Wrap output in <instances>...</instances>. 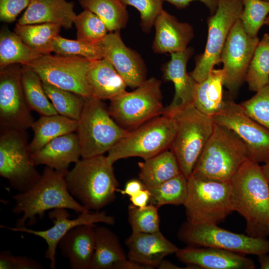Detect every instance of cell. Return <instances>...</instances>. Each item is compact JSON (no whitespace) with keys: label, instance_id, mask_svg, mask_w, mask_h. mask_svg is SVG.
<instances>
[{"label":"cell","instance_id":"1","mask_svg":"<svg viewBox=\"0 0 269 269\" xmlns=\"http://www.w3.org/2000/svg\"><path fill=\"white\" fill-rule=\"evenodd\" d=\"M233 211L245 220L246 233L269 236V183L259 163L248 158L229 180Z\"/></svg>","mask_w":269,"mask_h":269},{"label":"cell","instance_id":"2","mask_svg":"<svg viewBox=\"0 0 269 269\" xmlns=\"http://www.w3.org/2000/svg\"><path fill=\"white\" fill-rule=\"evenodd\" d=\"M67 173L46 166L40 179L32 188L13 196L15 204L12 213H23L15 227H24L27 221L28 226L34 224L36 216L42 219L49 210L64 208L80 213L90 211L77 202L69 192L65 178Z\"/></svg>","mask_w":269,"mask_h":269},{"label":"cell","instance_id":"3","mask_svg":"<svg viewBox=\"0 0 269 269\" xmlns=\"http://www.w3.org/2000/svg\"><path fill=\"white\" fill-rule=\"evenodd\" d=\"M65 178L70 193L89 211H99L116 199L119 183L104 154L79 159Z\"/></svg>","mask_w":269,"mask_h":269},{"label":"cell","instance_id":"4","mask_svg":"<svg viewBox=\"0 0 269 269\" xmlns=\"http://www.w3.org/2000/svg\"><path fill=\"white\" fill-rule=\"evenodd\" d=\"M249 156L246 145L235 132L215 123L213 132L192 173L210 179L229 181Z\"/></svg>","mask_w":269,"mask_h":269},{"label":"cell","instance_id":"5","mask_svg":"<svg viewBox=\"0 0 269 269\" xmlns=\"http://www.w3.org/2000/svg\"><path fill=\"white\" fill-rule=\"evenodd\" d=\"M129 132L113 119L102 100L93 96L85 98L76 130L82 158L108 152Z\"/></svg>","mask_w":269,"mask_h":269},{"label":"cell","instance_id":"6","mask_svg":"<svg viewBox=\"0 0 269 269\" xmlns=\"http://www.w3.org/2000/svg\"><path fill=\"white\" fill-rule=\"evenodd\" d=\"M171 116L175 120L176 129L169 149L175 155L181 173L188 179L213 132L215 123L193 104Z\"/></svg>","mask_w":269,"mask_h":269},{"label":"cell","instance_id":"7","mask_svg":"<svg viewBox=\"0 0 269 269\" xmlns=\"http://www.w3.org/2000/svg\"><path fill=\"white\" fill-rule=\"evenodd\" d=\"M187 182L183 205L188 222L217 225L233 212L229 181L215 180L192 173Z\"/></svg>","mask_w":269,"mask_h":269},{"label":"cell","instance_id":"8","mask_svg":"<svg viewBox=\"0 0 269 269\" xmlns=\"http://www.w3.org/2000/svg\"><path fill=\"white\" fill-rule=\"evenodd\" d=\"M176 129L173 116L162 114L129 131L108 152V161L113 164L121 159L139 157L143 160L169 149Z\"/></svg>","mask_w":269,"mask_h":269},{"label":"cell","instance_id":"9","mask_svg":"<svg viewBox=\"0 0 269 269\" xmlns=\"http://www.w3.org/2000/svg\"><path fill=\"white\" fill-rule=\"evenodd\" d=\"M26 130H0V175L20 193L29 190L39 180L29 148Z\"/></svg>","mask_w":269,"mask_h":269},{"label":"cell","instance_id":"10","mask_svg":"<svg viewBox=\"0 0 269 269\" xmlns=\"http://www.w3.org/2000/svg\"><path fill=\"white\" fill-rule=\"evenodd\" d=\"M161 81L151 77L132 92L126 91L110 101L108 107L113 119L124 129L131 131L162 115Z\"/></svg>","mask_w":269,"mask_h":269},{"label":"cell","instance_id":"11","mask_svg":"<svg viewBox=\"0 0 269 269\" xmlns=\"http://www.w3.org/2000/svg\"><path fill=\"white\" fill-rule=\"evenodd\" d=\"M177 237L188 246L217 248L244 255L260 256L269 253L267 238L237 234L215 224L183 223Z\"/></svg>","mask_w":269,"mask_h":269},{"label":"cell","instance_id":"12","mask_svg":"<svg viewBox=\"0 0 269 269\" xmlns=\"http://www.w3.org/2000/svg\"><path fill=\"white\" fill-rule=\"evenodd\" d=\"M243 9L242 0H218L216 10L207 19L208 35L204 52L190 74L197 82L206 79L214 66L221 62L225 41Z\"/></svg>","mask_w":269,"mask_h":269},{"label":"cell","instance_id":"13","mask_svg":"<svg viewBox=\"0 0 269 269\" xmlns=\"http://www.w3.org/2000/svg\"><path fill=\"white\" fill-rule=\"evenodd\" d=\"M91 61L81 57L50 54L42 55L26 66L39 75L42 82L89 97L92 95L87 74Z\"/></svg>","mask_w":269,"mask_h":269},{"label":"cell","instance_id":"14","mask_svg":"<svg viewBox=\"0 0 269 269\" xmlns=\"http://www.w3.org/2000/svg\"><path fill=\"white\" fill-rule=\"evenodd\" d=\"M212 118L240 137L249 150L250 159L258 163L269 161V130L248 116L240 104L225 99L222 109Z\"/></svg>","mask_w":269,"mask_h":269},{"label":"cell","instance_id":"15","mask_svg":"<svg viewBox=\"0 0 269 269\" xmlns=\"http://www.w3.org/2000/svg\"><path fill=\"white\" fill-rule=\"evenodd\" d=\"M26 100L21 67L17 64L0 70V130H27L34 121Z\"/></svg>","mask_w":269,"mask_h":269},{"label":"cell","instance_id":"16","mask_svg":"<svg viewBox=\"0 0 269 269\" xmlns=\"http://www.w3.org/2000/svg\"><path fill=\"white\" fill-rule=\"evenodd\" d=\"M258 37H252L245 31L240 19L236 21L223 48L221 62L223 64L224 85L235 95L244 83L250 63L258 45Z\"/></svg>","mask_w":269,"mask_h":269},{"label":"cell","instance_id":"17","mask_svg":"<svg viewBox=\"0 0 269 269\" xmlns=\"http://www.w3.org/2000/svg\"><path fill=\"white\" fill-rule=\"evenodd\" d=\"M64 208L53 209L49 213V217L54 225L46 230L38 231L27 228H16L0 225V227L13 232H21L32 234L43 239L47 245L45 252V258L50 261L49 267L52 269L56 268V251L59 241L70 230L74 227L85 224L104 223L113 225L115 223V218L108 215L105 211H96L80 213L79 216L74 219H70L69 212Z\"/></svg>","mask_w":269,"mask_h":269},{"label":"cell","instance_id":"18","mask_svg":"<svg viewBox=\"0 0 269 269\" xmlns=\"http://www.w3.org/2000/svg\"><path fill=\"white\" fill-rule=\"evenodd\" d=\"M98 44L103 58L111 63L127 86L136 88L146 80V68L143 59L125 44L120 31L108 33Z\"/></svg>","mask_w":269,"mask_h":269},{"label":"cell","instance_id":"19","mask_svg":"<svg viewBox=\"0 0 269 269\" xmlns=\"http://www.w3.org/2000/svg\"><path fill=\"white\" fill-rule=\"evenodd\" d=\"M178 260L198 269H254V261L245 255L224 249L208 247H187L178 249L175 253Z\"/></svg>","mask_w":269,"mask_h":269},{"label":"cell","instance_id":"20","mask_svg":"<svg viewBox=\"0 0 269 269\" xmlns=\"http://www.w3.org/2000/svg\"><path fill=\"white\" fill-rule=\"evenodd\" d=\"M193 49L187 48L183 51L171 54L170 60L163 69L165 80L172 82L175 93L172 101L164 108L162 114L172 115L177 111L193 104L197 82L187 72V64Z\"/></svg>","mask_w":269,"mask_h":269},{"label":"cell","instance_id":"21","mask_svg":"<svg viewBox=\"0 0 269 269\" xmlns=\"http://www.w3.org/2000/svg\"><path fill=\"white\" fill-rule=\"evenodd\" d=\"M128 259L147 267L157 268L164 258L174 254L178 248L160 231L152 233L132 232L126 240Z\"/></svg>","mask_w":269,"mask_h":269},{"label":"cell","instance_id":"22","mask_svg":"<svg viewBox=\"0 0 269 269\" xmlns=\"http://www.w3.org/2000/svg\"><path fill=\"white\" fill-rule=\"evenodd\" d=\"M154 26L155 34L152 48L156 53L184 51L194 37L193 29L190 24L179 21L164 10L157 16Z\"/></svg>","mask_w":269,"mask_h":269},{"label":"cell","instance_id":"23","mask_svg":"<svg viewBox=\"0 0 269 269\" xmlns=\"http://www.w3.org/2000/svg\"><path fill=\"white\" fill-rule=\"evenodd\" d=\"M96 228L95 224L76 226L59 241V248L71 269H90L95 248Z\"/></svg>","mask_w":269,"mask_h":269},{"label":"cell","instance_id":"24","mask_svg":"<svg viewBox=\"0 0 269 269\" xmlns=\"http://www.w3.org/2000/svg\"><path fill=\"white\" fill-rule=\"evenodd\" d=\"M81 157V148L77 133L74 132L52 140L32 153L34 165H45L57 171L68 172L70 163H76Z\"/></svg>","mask_w":269,"mask_h":269},{"label":"cell","instance_id":"25","mask_svg":"<svg viewBox=\"0 0 269 269\" xmlns=\"http://www.w3.org/2000/svg\"><path fill=\"white\" fill-rule=\"evenodd\" d=\"M74 3L66 0H31L17 23H49L70 28L76 16Z\"/></svg>","mask_w":269,"mask_h":269},{"label":"cell","instance_id":"26","mask_svg":"<svg viewBox=\"0 0 269 269\" xmlns=\"http://www.w3.org/2000/svg\"><path fill=\"white\" fill-rule=\"evenodd\" d=\"M87 80L92 96L101 100L111 101L126 91L125 81L105 58L91 61Z\"/></svg>","mask_w":269,"mask_h":269},{"label":"cell","instance_id":"27","mask_svg":"<svg viewBox=\"0 0 269 269\" xmlns=\"http://www.w3.org/2000/svg\"><path fill=\"white\" fill-rule=\"evenodd\" d=\"M139 179L146 188L158 186L181 173L177 160L169 149L138 163Z\"/></svg>","mask_w":269,"mask_h":269},{"label":"cell","instance_id":"28","mask_svg":"<svg viewBox=\"0 0 269 269\" xmlns=\"http://www.w3.org/2000/svg\"><path fill=\"white\" fill-rule=\"evenodd\" d=\"M224 72L213 69L208 77L197 82L194 91L193 105L203 114L212 117L223 108L225 99L223 87Z\"/></svg>","mask_w":269,"mask_h":269},{"label":"cell","instance_id":"29","mask_svg":"<svg viewBox=\"0 0 269 269\" xmlns=\"http://www.w3.org/2000/svg\"><path fill=\"white\" fill-rule=\"evenodd\" d=\"M78 121L59 114L41 116L31 127L33 137L29 143L32 153L52 140L61 135L76 132Z\"/></svg>","mask_w":269,"mask_h":269},{"label":"cell","instance_id":"30","mask_svg":"<svg viewBox=\"0 0 269 269\" xmlns=\"http://www.w3.org/2000/svg\"><path fill=\"white\" fill-rule=\"evenodd\" d=\"M126 256L118 236L109 229L96 228L95 248L90 269H114Z\"/></svg>","mask_w":269,"mask_h":269},{"label":"cell","instance_id":"31","mask_svg":"<svg viewBox=\"0 0 269 269\" xmlns=\"http://www.w3.org/2000/svg\"><path fill=\"white\" fill-rule=\"evenodd\" d=\"M42 55L27 46L13 31L2 28L0 33V70L9 65H26Z\"/></svg>","mask_w":269,"mask_h":269},{"label":"cell","instance_id":"32","mask_svg":"<svg viewBox=\"0 0 269 269\" xmlns=\"http://www.w3.org/2000/svg\"><path fill=\"white\" fill-rule=\"evenodd\" d=\"M61 27L49 23L16 24L14 32L29 47L43 55L50 54L55 37L59 35Z\"/></svg>","mask_w":269,"mask_h":269},{"label":"cell","instance_id":"33","mask_svg":"<svg viewBox=\"0 0 269 269\" xmlns=\"http://www.w3.org/2000/svg\"><path fill=\"white\" fill-rule=\"evenodd\" d=\"M81 7L101 18L110 32L120 31L128 21L129 14L121 0H77Z\"/></svg>","mask_w":269,"mask_h":269},{"label":"cell","instance_id":"34","mask_svg":"<svg viewBox=\"0 0 269 269\" xmlns=\"http://www.w3.org/2000/svg\"><path fill=\"white\" fill-rule=\"evenodd\" d=\"M21 80L25 97L31 110L40 116L58 114L46 95L39 75L26 65H21Z\"/></svg>","mask_w":269,"mask_h":269},{"label":"cell","instance_id":"35","mask_svg":"<svg viewBox=\"0 0 269 269\" xmlns=\"http://www.w3.org/2000/svg\"><path fill=\"white\" fill-rule=\"evenodd\" d=\"M245 81L249 89L257 92L269 83V33H265L257 45Z\"/></svg>","mask_w":269,"mask_h":269},{"label":"cell","instance_id":"36","mask_svg":"<svg viewBox=\"0 0 269 269\" xmlns=\"http://www.w3.org/2000/svg\"><path fill=\"white\" fill-rule=\"evenodd\" d=\"M187 178L181 173L158 186L148 189L149 204L158 208L167 204L183 205L187 195Z\"/></svg>","mask_w":269,"mask_h":269},{"label":"cell","instance_id":"37","mask_svg":"<svg viewBox=\"0 0 269 269\" xmlns=\"http://www.w3.org/2000/svg\"><path fill=\"white\" fill-rule=\"evenodd\" d=\"M42 83L46 95L58 114L78 121L86 97L43 82Z\"/></svg>","mask_w":269,"mask_h":269},{"label":"cell","instance_id":"38","mask_svg":"<svg viewBox=\"0 0 269 269\" xmlns=\"http://www.w3.org/2000/svg\"><path fill=\"white\" fill-rule=\"evenodd\" d=\"M77 29V39L98 44L108 34V28L97 15L87 10L77 15L74 21Z\"/></svg>","mask_w":269,"mask_h":269},{"label":"cell","instance_id":"39","mask_svg":"<svg viewBox=\"0 0 269 269\" xmlns=\"http://www.w3.org/2000/svg\"><path fill=\"white\" fill-rule=\"evenodd\" d=\"M52 52L58 55L78 56L95 61L103 58L99 44L85 42L79 40L65 38L60 35L54 39Z\"/></svg>","mask_w":269,"mask_h":269},{"label":"cell","instance_id":"40","mask_svg":"<svg viewBox=\"0 0 269 269\" xmlns=\"http://www.w3.org/2000/svg\"><path fill=\"white\" fill-rule=\"evenodd\" d=\"M243 9L240 21L246 33L252 37H257L269 14V1L242 0Z\"/></svg>","mask_w":269,"mask_h":269},{"label":"cell","instance_id":"41","mask_svg":"<svg viewBox=\"0 0 269 269\" xmlns=\"http://www.w3.org/2000/svg\"><path fill=\"white\" fill-rule=\"evenodd\" d=\"M157 207L149 204L143 208L132 204L128 207V221L132 232L152 233L160 231Z\"/></svg>","mask_w":269,"mask_h":269},{"label":"cell","instance_id":"42","mask_svg":"<svg viewBox=\"0 0 269 269\" xmlns=\"http://www.w3.org/2000/svg\"><path fill=\"white\" fill-rule=\"evenodd\" d=\"M240 105L248 116L269 130V83Z\"/></svg>","mask_w":269,"mask_h":269},{"label":"cell","instance_id":"43","mask_svg":"<svg viewBox=\"0 0 269 269\" xmlns=\"http://www.w3.org/2000/svg\"><path fill=\"white\" fill-rule=\"evenodd\" d=\"M126 5L134 7L140 13V26L144 32L150 31L155 21L163 10L164 0H121Z\"/></svg>","mask_w":269,"mask_h":269},{"label":"cell","instance_id":"44","mask_svg":"<svg viewBox=\"0 0 269 269\" xmlns=\"http://www.w3.org/2000/svg\"><path fill=\"white\" fill-rule=\"evenodd\" d=\"M0 269H42L43 266L36 260L25 256H15L8 251L0 254Z\"/></svg>","mask_w":269,"mask_h":269},{"label":"cell","instance_id":"45","mask_svg":"<svg viewBox=\"0 0 269 269\" xmlns=\"http://www.w3.org/2000/svg\"><path fill=\"white\" fill-rule=\"evenodd\" d=\"M31 0H0V19L11 23L30 4Z\"/></svg>","mask_w":269,"mask_h":269},{"label":"cell","instance_id":"46","mask_svg":"<svg viewBox=\"0 0 269 269\" xmlns=\"http://www.w3.org/2000/svg\"><path fill=\"white\" fill-rule=\"evenodd\" d=\"M176 7L182 8L187 6L189 3L194 0H198L203 3L209 9L211 14H213L217 8L218 0H164Z\"/></svg>","mask_w":269,"mask_h":269},{"label":"cell","instance_id":"47","mask_svg":"<svg viewBox=\"0 0 269 269\" xmlns=\"http://www.w3.org/2000/svg\"><path fill=\"white\" fill-rule=\"evenodd\" d=\"M150 192L147 188H144L134 195L130 197L131 203L138 208H143L149 203Z\"/></svg>","mask_w":269,"mask_h":269},{"label":"cell","instance_id":"48","mask_svg":"<svg viewBox=\"0 0 269 269\" xmlns=\"http://www.w3.org/2000/svg\"><path fill=\"white\" fill-rule=\"evenodd\" d=\"M144 188L145 187L139 179H134L129 181L123 190L118 189L117 192L131 197Z\"/></svg>","mask_w":269,"mask_h":269},{"label":"cell","instance_id":"49","mask_svg":"<svg viewBox=\"0 0 269 269\" xmlns=\"http://www.w3.org/2000/svg\"><path fill=\"white\" fill-rule=\"evenodd\" d=\"M114 269H150L147 267L137 264L129 259H125L117 263Z\"/></svg>","mask_w":269,"mask_h":269},{"label":"cell","instance_id":"50","mask_svg":"<svg viewBox=\"0 0 269 269\" xmlns=\"http://www.w3.org/2000/svg\"><path fill=\"white\" fill-rule=\"evenodd\" d=\"M258 262L261 269H269V253L258 256Z\"/></svg>","mask_w":269,"mask_h":269},{"label":"cell","instance_id":"51","mask_svg":"<svg viewBox=\"0 0 269 269\" xmlns=\"http://www.w3.org/2000/svg\"><path fill=\"white\" fill-rule=\"evenodd\" d=\"M159 269H182L178 267L169 261L163 260L157 268Z\"/></svg>","mask_w":269,"mask_h":269},{"label":"cell","instance_id":"52","mask_svg":"<svg viewBox=\"0 0 269 269\" xmlns=\"http://www.w3.org/2000/svg\"><path fill=\"white\" fill-rule=\"evenodd\" d=\"M261 169L264 177L269 183V161L264 163V164L261 166Z\"/></svg>","mask_w":269,"mask_h":269},{"label":"cell","instance_id":"53","mask_svg":"<svg viewBox=\"0 0 269 269\" xmlns=\"http://www.w3.org/2000/svg\"><path fill=\"white\" fill-rule=\"evenodd\" d=\"M265 24L267 25V26H269V15L268 16V17H267V18L266 19Z\"/></svg>","mask_w":269,"mask_h":269},{"label":"cell","instance_id":"54","mask_svg":"<svg viewBox=\"0 0 269 269\" xmlns=\"http://www.w3.org/2000/svg\"><path fill=\"white\" fill-rule=\"evenodd\" d=\"M266 0V1H269V0Z\"/></svg>","mask_w":269,"mask_h":269}]
</instances>
